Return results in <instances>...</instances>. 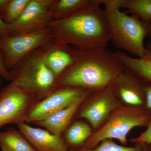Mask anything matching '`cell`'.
<instances>
[{
    "label": "cell",
    "mask_w": 151,
    "mask_h": 151,
    "mask_svg": "<svg viewBox=\"0 0 151 151\" xmlns=\"http://www.w3.org/2000/svg\"><path fill=\"white\" fill-rule=\"evenodd\" d=\"M77 51L73 64L58 79V88L98 91L113 84L123 71L115 52L106 47Z\"/></svg>",
    "instance_id": "obj_1"
},
{
    "label": "cell",
    "mask_w": 151,
    "mask_h": 151,
    "mask_svg": "<svg viewBox=\"0 0 151 151\" xmlns=\"http://www.w3.org/2000/svg\"><path fill=\"white\" fill-rule=\"evenodd\" d=\"M100 0L66 18L53 20L50 28L55 41L79 50L106 48L111 40L108 21Z\"/></svg>",
    "instance_id": "obj_2"
},
{
    "label": "cell",
    "mask_w": 151,
    "mask_h": 151,
    "mask_svg": "<svg viewBox=\"0 0 151 151\" xmlns=\"http://www.w3.org/2000/svg\"><path fill=\"white\" fill-rule=\"evenodd\" d=\"M47 44L28 55L10 70L12 77L10 84L26 91L36 102L59 89L57 78L45 61Z\"/></svg>",
    "instance_id": "obj_3"
},
{
    "label": "cell",
    "mask_w": 151,
    "mask_h": 151,
    "mask_svg": "<svg viewBox=\"0 0 151 151\" xmlns=\"http://www.w3.org/2000/svg\"><path fill=\"white\" fill-rule=\"evenodd\" d=\"M151 111L143 106H123L116 109L103 126L92 133L81 148L93 149L106 139H118L127 145V137L137 127H147Z\"/></svg>",
    "instance_id": "obj_4"
},
{
    "label": "cell",
    "mask_w": 151,
    "mask_h": 151,
    "mask_svg": "<svg viewBox=\"0 0 151 151\" xmlns=\"http://www.w3.org/2000/svg\"><path fill=\"white\" fill-rule=\"evenodd\" d=\"M111 40L117 48L141 57L145 50L144 41L150 36V25L120 9L105 7Z\"/></svg>",
    "instance_id": "obj_5"
},
{
    "label": "cell",
    "mask_w": 151,
    "mask_h": 151,
    "mask_svg": "<svg viewBox=\"0 0 151 151\" xmlns=\"http://www.w3.org/2000/svg\"><path fill=\"white\" fill-rule=\"evenodd\" d=\"M54 40L48 27L35 31L0 38V47L6 66L10 70L19 61L37 49Z\"/></svg>",
    "instance_id": "obj_6"
},
{
    "label": "cell",
    "mask_w": 151,
    "mask_h": 151,
    "mask_svg": "<svg viewBox=\"0 0 151 151\" xmlns=\"http://www.w3.org/2000/svg\"><path fill=\"white\" fill-rule=\"evenodd\" d=\"M122 106L112 84L91 92L78 108L76 116L86 119L97 130L105 124L113 111Z\"/></svg>",
    "instance_id": "obj_7"
},
{
    "label": "cell",
    "mask_w": 151,
    "mask_h": 151,
    "mask_svg": "<svg viewBox=\"0 0 151 151\" xmlns=\"http://www.w3.org/2000/svg\"><path fill=\"white\" fill-rule=\"evenodd\" d=\"M36 102L24 89L9 84L0 90V127L24 122L28 112Z\"/></svg>",
    "instance_id": "obj_8"
},
{
    "label": "cell",
    "mask_w": 151,
    "mask_h": 151,
    "mask_svg": "<svg viewBox=\"0 0 151 151\" xmlns=\"http://www.w3.org/2000/svg\"><path fill=\"white\" fill-rule=\"evenodd\" d=\"M88 91L79 88H59L42 100L36 102L28 112L24 122L34 124L43 121L69 106Z\"/></svg>",
    "instance_id": "obj_9"
},
{
    "label": "cell",
    "mask_w": 151,
    "mask_h": 151,
    "mask_svg": "<svg viewBox=\"0 0 151 151\" xmlns=\"http://www.w3.org/2000/svg\"><path fill=\"white\" fill-rule=\"evenodd\" d=\"M52 0H30L18 18L8 25L9 34L13 35L47 27L53 21L49 9Z\"/></svg>",
    "instance_id": "obj_10"
},
{
    "label": "cell",
    "mask_w": 151,
    "mask_h": 151,
    "mask_svg": "<svg viewBox=\"0 0 151 151\" xmlns=\"http://www.w3.org/2000/svg\"><path fill=\"white\" fill-rule=\"evenodd\" d=\"M146 83L123 70L113 85L115 94L121 102L130 106H143L145 104Z\"/></svg>",
    "instance_id": "obj_11"
},
{
    "label": "cell",
    "mask_w": 151,
    "mask_h": 151,
    "mask_svg": "<svg viewBox=\"0 0 151 151\" xmlns=\"http://www.w3.org/2000/svg\"><path fill=\"white\" fill-rule=\"evenodd\" d=\"M19 130L36 151H68L62 137L47 130L35 128L25 122L17 124Z\"/></svg>",
    "instance_id": "obj_12"
},
{
    "label": "cell",
    "mask_w": 151,
    "mask_h": 151,
    "mask_svg": "<svg viewBox=\"0 0 151 151\" xmlns=\"http://www.w3.org/2000/svg\"><path fill=\"white\" fill-rule=\"evenodd\" d=\"M73 47L53 40L46 45L45 61L58 79L73 64L77 55Z\"/></svg>",
    "instance_id": "obj_13"
},
{
    "label": "cell",
    "mask_w": 151,
    "mask_h": 151,
    "mask_svg": "<svg viewBox=\"0 0 151 151\" xmlns=\"http://www.w3.org/2000/svg\"><path fill=\"white\" fill-rule=\"evenodd\" d=\"M92 92L87 91L69 106L52 114L43 121L34 124L43 127L53 134L62 137L63 132L70 126L71 121L76 116L81 104Z\"/></svg>",
    "instance_id": "obj_14"
},
{
    "label": "cell",
    "mask_w": 151,
    "mask_h": 151,
    "mask_svg": "<svg viewBox=\"0 0 151 151\" xmlns=\"http://www.w3.org/2000/svg\"><path fill=\"white\" fill-rule=\"evenodd\" d=\"M115 52L123 70L136 76L146 82L151 83V43L150 42H147L141 57L134 58L120 51Z\"/></svg>",
    "instance_id": "obj_15"
},
{
    "label": "cell",
    "mask_w": 151,
    "mask_h": 151,
    "mask_svg": "<svg viewBox=\"0 0 151 151\" xmlns=\"http://www.w3.org/2000/svg\"><path fill=\"white\" fill-rule=\"evenodd\" d=\"M97 0H52L49 9L53 20L68 17L97 2Z\"/></svg>",
    "instance_id": "obj_16"
},
{
    "label": "cell",
    "mask_w": 151,
    "mask_h": 151,
    "mask_svg": "<svg viewBox=\"0 0 151 151\" xmlns=\"http://www.w3.org/2000/svg\"><path fill=\"white\" fill-rule=\"evenodd\" d=\"M92 133V128L88 124L77 121L68 127L62 137L68 150L73 151L81 148Z\"/></svg>",
    "instance_id": "obj_17"
},
{
    "label": "cell",
    "mask_w": 151,
    "mask_h": 151,
    "mask_svg": "<svg viewBox=\"0 0 151 151\" xmlns=\"http://www.w3.org/2000/svg\"><path fill=\"white\" fill-rule=\"evenodd\" d=\"M1 151H36L19 130L13 128L0 132Z\"/></svg>",
    "instance_id": "obj_18"
},
{
    "label": "cell",
    "mask_w": 151,
    "mask_h": 151,
    "mask_svg": "<svg viewBox=\"0 0 151 151\" xmlns=\"http://www.w3.org/2000/svg\"><path fill=\"white\" fill-rule=\"evenodd\" d=\"M122 8L144 23L151 22V0H125Z\"/></svg>",
    "instance_id": "obj_19"
},
{
    "label": "cell",
    "mask_w": 151,
    "mask_h": 151,
    "mask_svg": "<svg viewBox=\"0 0 151 151\" xmlns=\"http://www.w3.org/2000/svg\"><path fill=\"white\" fill-rule=\"evenodd\" d=\"M151 145L136 143L133 147L119 145L112 139H106L101 142L94 148L87 149L80 148L72 151H150Z\"/></svg>",
    "instance_id": "obj_20"
},
{
    "label": "cell",
    "mask_w": 151,
    "mask_h": 151,
    "mask_svg": "<svg viewBox=\"0 0 151 151\" xmlns=\"http://www.w3.org/2000/svg\"><path fill=\"white\" fill-rule=\"evenodd\" d=\"M30 0H10L1 16L4 22L10 24L18 18L27 5Z\"/></svg>",
    "instance_id": "obj_21"
},
{
    "label": "cell",
    "mask_w": 151,
    "mask_h": 151,
    "mask_svg": "<svg viewBox=\"0 0 151 151\" xmlns=\"http://www.w3.org/2000/svg\"><path fill=\"white\" fill-rule=\"evenodd\" d=\"M130 142L134 144L142 143L151 145V111L150 122L145 131L137 137L131 139Z\"/></svg>",
    "instance_id": "obj_22"
},
{
    "label": "cell",
    "mask_w": 151,
    "mask_h": 151,
    "mask_svg": "<svg viewBox=\"0 0 151 151\" xmlns=\"http://www.w3.org/2000/svg\"><path fill=\"white\" fill-rule=\"evenodd\" d=\"M0 77L8 81L12 80V75L10 71L8 69L6 66L4 59L3 56L2 52L0 47Z\"/></svg>",
    "instance_id": "obj_23"
},
{
    "label": "cell",
    "mask_w": 151,
    "mask_h": 151,
    "mask_svg": "<svg viewBox=\"0 0 151 151\" xmlns=\"http://www.w3.org/2000/svg\"><path fill=\"white\" fill-rule=\"evenodd\" d=\"M146 98L145 106L151 111V83L147 82L146 86Z\"/></svg>",
    "instance_id": "obj_24"
},
{
    "label": "cell",
    "mask_w": 151,
    "mask_h": 151,
    "mask_svg": "<svg viewBox=\"0 0 151 151\" xmlns=\"http://www.w3.org/2000/svg\"><path fill=\"white\" fill-rule=\"evenodd\" d=\"M9 35L8 24L6 23L0 16V38Z\"/></svg>",
    "instance_id": "obj_25"
},
{
    "label": "cell",
    "mask_w": 151,
    "mask_h": 151,
    "mask_svg": "<svg viewBox=\"0 0 151 151\" xmlns=\"http://www.w3.org/2000/svg\"><path fill=\"white\" fill-rule=\"evenodd\" d=\"M10 0H0V16L1 17L4 12Z\"/></svg>",
    "instance_id": "obj_26"
},
{
    "label": "cell",
    "mask_w": 151,
    "mask_h": 151,
    "mask_svg": "<svg viewBox=\"0 0 151 151\" xmlns=\"http://www.w3.org/2000/svg\"><path fill=\"white\" fill-rule=\"evenodd\" d=\"M150 25V36L151 37V22L150 23V24H149Z\"/></svg>",
    "instance_id": "obj_27"
},
{
    "label": "cell",
    "mask_w": 151,
    "mask_h": 151,
    "mask_svg": "<svg viewBox=\"0 0 151 151\" xmlns=\"http://www.w3.org/2000/svg\"><path fill=\"white\" fill-rule=\"evenodd\" d=\"M2 81V79L0 78V87H1V85Z\"/></svg>",
    "instance_id": "obj_28"
},
{
    "label": "cell",
    "mask_w": 151,
    "mask_h": 151,
    "mask_svg": "<svg viewBox=\"0 0 151 151\" xmlns=\"http://www.w3.org/2000/svg\"><path fill=\"white\" fill-rule=\"evenodd\" d=\"M68 151H72V150H69Z\"/></svg>",
    "instance_id": "obj_29"
},
{
    "label": "cell",
    "mask_w": 151,
    "mask_h": 151,
    "mask_svg": "<svg viewBox=\"0 0 151 151\" xmlns=\"http://www.w3.org/2000/svg\"><path fill=\"white\" fill-rule=\"evenodd\" d=\"M150 151H151V150Z\"/></svg>",
    "instance_id": "obj_30"
}]
</instances>
